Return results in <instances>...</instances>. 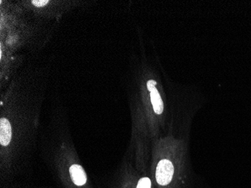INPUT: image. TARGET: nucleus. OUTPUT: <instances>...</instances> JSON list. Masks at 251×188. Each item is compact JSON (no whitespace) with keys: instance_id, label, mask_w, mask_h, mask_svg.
I'll return each mask as SVG.
<instances>
[{"instance_id":"nucleus-5","label":"nucleus","mask_w":251,"mask_h":188,"mask_svg":"<svg viewBox=\"0 0 251 188\" xmlns=\"http://www.w3.org/2000/svg\"><path fill=\"white\" fill-rule=\"evenodd\" d=\"M49 1H45V0H35V1H32V4L33 5H35L36 7H43L45 5H47L49 3Z\"/></svg>"},{"instance_id":"nucleus-1","label":"nucleus","mask_w":251,"mask_h":188,"mask_svg":"<svg viewBox=\"0 0 251 188\" xmlns=\"http://www.w3.org/2000/svg\"><path fill=\"white\" fill-rule=\"evenodd\" d=\"M65 129L60 127L56 142L46 153L55 184L58 188H97L77 160Z\"/></svg>"},{"instance_id":"nucleus-4","label":"nucleus","mask_w":251,"mask_h":188,"mask_svg":"<svg viewBox=\"0 0 251 188\" xmlns=\"http://www.w3.org/2000/svg\"><path fill=\"white\" fill-rule=\"evenodd\" d=\"M151 103L152 111L156 117H161L164 113V103L159 95L156 87L150 90Z\"/></svg>"},{"instance_id":"nucleus-3","label":"nucleus","mask_w":251,"mask_h":188,"mask_svg":"<svg viewBox=\"0 0 251 188\" xmlns=\"http://www.w3.org/2000/svg\"><path fill=\"white\" fill-rule=\"evenodd\" d=\"M95 185L97 188H151V174L141 172L125 162L112 175Z\"/></svg>"},{"instance_id":"nucleus-6","label":"nucleus","mask_w":251,"mask_h":188,"mask_svg":"<svg viewBox=\"0 0 251 188\" xmlns=\"http://www.w3.org/2000/svg\"><path fill=\"white\" fill-rule=\"evenodd\" d=\"M156 82L153 80L148 81V83H147V86H148V89L149 91L152 90V89L154 88V87H156Z\"/></svg>"},{"instance_id":"nucleus-2","label":"nucleus","mask_w":251,"mask_h":188,"mask_svg":"<svg viewBox=\"0 0 251 188\" xmlns=\"http://www.w3.org/2000/svg\"><path fill=\"white\" fill-rule=\"evenodd\" d=\"M165 148V155L158 151V156L151 168V188H209V185L193 173L180 158H175L173 151H171L170 157L166 145Z\"/></svg>"}]
</instances>
